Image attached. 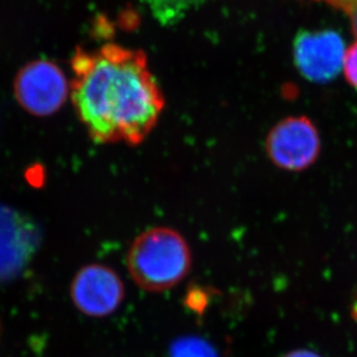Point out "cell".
Returning a JSON list of instances; mask_svg holds the SVG:
<instances>
[{
  "label": "cell",
  "mask_w": 357,
  "mask_h": 357,
  "mask_svg": "<svg viewBox=\"0 0 357 357\" xmlns=\"http://www.w3.org/2000/svg\"><path fill=\"white\" fill-rule=\"evenodd\" d=\"M71 68V100L94 142L135 146L147 138L165 98L142 51L112 43L78 49Z\"/></svg>",
  "instance_id": "1"
},
{
  "label": "cell",
  "mask_w": 357,
  "mask_h": 357,
  "mask_svg": "<svg viewBox=\"0 0 357 357\" xmlns=\"http://www.w3.org/2000/svg\"><path fill=\"white\" fill-rule=\"evenodd\" d=\"M126 261L132 279L140 288L159 293L177 286L189 274L192 257L178 231L156 227L133 241Z\"/></svg>",
  "instance_id": "2"
},
{
  "label": "cell",
  "mask_w": 357,
  "mask_h": 357,
  "mask_svg": "<svg viewBox=\"0 0 357 357\" xmlns=\"http://www.w3.org/2000/svg\"><path fill=\"white\" fill-rule=\"evenodd\" d=\"M14 95L21 108L31 115L49 117L71 96V82L54 61L38 59L17 72Z\"/></svg>",
  "instance_id": "3"
},
{
  "label": "cell",
  "mask_w": 357,
  "mask_h": 357,
  "mask_svg": "<svg viewBox=\"0 0 357 357\" xmlns=\"http://www.w3.org/2000/svg\"><path fill=\"white\" fill-rule=\"evenodd\" d=\"M266 149L274 165L289 172H301L314 165L319 155V133L307 117H289L271 130Z\"/></svg>",
  "instance_id": "4"
},
{
  "label": "cell",
  "mask_w": 357,
  "mask_h": 357,
  "mask_svg": "<svg viewBox=\"0 0 357 357\" xmlns=\"http://www.w3.org/2000/svg\"><path fill=\"white\" fill-rule=\"evenodd\" d=\"M346 47L337 31H303L294 42V58L298 71L312 82H330L344 68Z\"/></svg>",
  "instance_id": "5"
},
{
  "label": "cell",
  "mask_w": 357,
  "mask_h": 357,
  "mask_svg": "<svg viewBox=\"0 0 357 357\" xmlns=\"http://www.w3.org/2000/svg\"><path fill=\"white\" fill-rule=\"evenodd\" d=\"M124 283L110 267L98 264L84 266L75 274L71 297L75 307L91 317L114 314L124 300Z\"/></svg>",
  "instance_id": "6"
},
{
  "label": "cell",
  "mask_w": 357,
  "mask_h": 357,
  "mask_svg": "<svg viewBox=\"0 0 357 357\" xmlns=\"http://www.w3.org/2000/svg\"><path fill=\"white\" fill-rule=\"evenodd\" d=\"M38 242L34 222L0 204V282L24 270L34 256Z\"/></svg>",
  "instance_id": "7"
},
{
  "label": "cell",
  "mask_w": 357,
  "mask_h": 357,
  "mask_svg": "<svg viewBox=\"0 0 357 357\" xmlns=\"http://www.w3.org/2000/svg\"><path fill=\"white\" fill-rule=\"evenodd\" d=\"M155 19L162 24H174L185 15L200 0H144Z\"/></svg>",
  "instance_id": "8"
},
{
  "label": "cell",
  "mask_w": 357,
  "mask_h": 357,
  "mask_svg": "<svg viewBox=\"0 0 357 357\" xmlns=\"http://www.w3.org/2000/svg\"><path fill=\"white\" fill-rule=\"evenodd\" d=\"M168 357H219L208 341L198 337H183L172 342Z\"/></svg>",
  "instance_id": "9"
},
{
  "label": "cell",
  "mask_w": 357,
  "mask_h": 357,
  "mask_svg": "<svg viewBox=\"0 0 357 357\" xmlns=\"http://www.w3.org/2000/svg\"><path fill=\"white\" fill-rule=\"evenodd\" d=\"M344 70L348 82L357 91V42L346 51Z\"/></svg>",
  "instance_id": "10"
},
{
  "label": "cell",
  "mask_w": 357,
  "mask_h": 357,
  "mask_svg": "<svg viewBox=\"0 0 357 357\" xmlns=\"http://www.w3.org/2000/svg\"><path fill=\"white\" fill-rule=\"evenodd\" d=\"M189 298V305L192 309L204 310V307L207 304V296H206V294L202 293V290H192V293L190 294Z\"/></svg>",
  "instance_id": "11"
},
{
  "label": "cell",
  "mask_w": 357,
  "mask_h": 357,
  "mask_svg": "<svg viewBox=\"0 0 357 357\" xmlns=\"http://www.w3.org/2000/svg\"><path fill=\"white\" fill-rule=\"evenodd\" d=\"M283 357H321L314 351H309V349H297V351H289L288 354Z\"/></svg>",
  "instance_id": "12"
}]
</instances>
